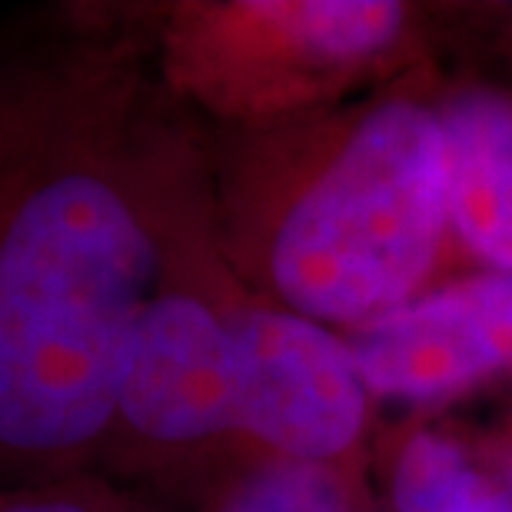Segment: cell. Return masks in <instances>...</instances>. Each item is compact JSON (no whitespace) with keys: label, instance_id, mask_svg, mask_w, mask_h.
Returning a JSON list of instances; mask_svg holds the SVG:
<instances>
[{"label":"cell","instance_id":"8","mask_svg":"<svg viewBox=\"0 0 512 512\" xmlns=\"http://www.w3.org/2000/svg\"><path fill=\"white\" fill-rule=\"evenodd\" d=\"M399 512H512V496L479 476L463 449L419 433L403 449L393 476Z\"/></svg>","mask_w":512,"mask_h":512},{"label":"cell","instance_id":"2","mask_svg":"<svg viewBox=\"0 0 512 512\" xmlns=\"http://www.w3.org/2000/svg\"><path fill=\"white\" fill-rule=\"evenodd\" d=\"M446 200L443 124L416 104L370 114L313 180L273 193L240 183V230L286 310L373 323L436 260Z\"/></svg>","mask_w":512,"mask_h":512},{"label":"cell","instance_id":"7","mask_svg":"<svg viewBox=\"0 0 512 512\" xmlns=\"http://www.w3.org/2000/svg\"><path fill=\"white\" fill-rule=\"evenodd\" d=\"M270 14L313 67L370 57L403 27V7L386 0H270Z\"/></svg>","mask_w":512,"mask_h":512},{"label":"cell","instance_id":"6","mask_svg":"<svg viewBox=\"0 0 512 512\" xmlns=\"http://www.w3.org/2000/svg\"><path fill=\"white\" fill-rule=\"evenodd\" d=\"M439 124L449 220L499 273H512V104L473 90L456 97Z\"/></svg>","mask_w":512,"mask_h":512},{"label":"cell","instance_id":"5","mask_svg":"<svg viewBox=\"0 0 512 512\" xmlns=\"http://www.w3.org/2000/svg\"><path fill=\"white\" fill-rule=\"evenodd\" d=\"M370 393L439 399L512 366V273H489L396 306L350 346Z\"/></svg>","mask_w":512,"mask_h":512},{"label":"cell","instance_id":"3","mask_svg":"<svg viewBox=\"0 0 512 512\" xmlns=\"http://www.w3.org/2000/svg\"><path fill=\"white\" fill-rule=\"evenodd\" d=\"M227 326L230 436L313 466L346 453L370 393L350 346L310 316L237 296H227Z\"/></svg>","mask_w":512,"mask_h":512},{"label":"cell","instance_id":"1","mask_svg":"<svg viewBox=\"0 0 512 512\" xmlns=\"http://www.w3.org/2000/svg\"><path fill=\"white\" fill-rule=\"evenodd\" d=\"M130 97L97 57L0 70V486L104 453L163 220Z\"/></svg>","mask_w":512,"mask_h":512},{"label":"cell","instance_id":"4","mask_svg":"<svg viewBox=\"0 0 512 512\" xmlns=\"http://www.w3.org/2000/svg\"><path fill=\"white\" fill-rule=\"evenodd\" d=\"M217 439H230L227 293L183 283L167 247L160 286L137 326L107 446L180 453Z\"/></svg>","mask_w":512,"mask_h":512},{"label":"cell","instance_id":"10","mask_svg":"<svg viewBox=\"0 0 512 512\" xmlns=\"http://www.w3.org/2000/svg\"><path fill=\"white\" fill-rule=\"evenodd\" d=\"M0 512H124L107 489H100L84 473L54 479V483L7 489L0 493Z\"/></svg>","mask_w":512,"mask_h":512},{"label":"cell","instance_id":"9","mask_svg":"<svg viewBox=\"0 0 512 512\" xmlns=\"http://www.w3.org/2000/svg\"><path fill=\"white\" fill-rule=\"evenodd\" d=\"M210 512H353V506L326 466L263 456L220 489Z\"/></svg>","mask_w":512,"mask_h":512}]
</instances>
